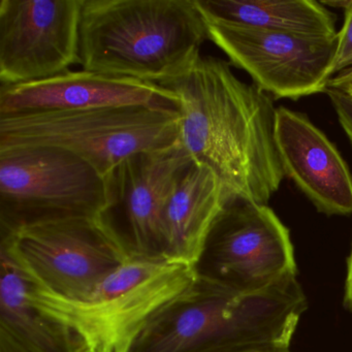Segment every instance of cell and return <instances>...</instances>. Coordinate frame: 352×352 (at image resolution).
I'll return each instance as SVG.
<instances>
[{"mask_svg":"<svg viewBox=\"0 0 352 352\" xmlns=\"http://www.w3.org/2000/svg\"><path fill=\"white\" fill-rule=\"evenodd\" d=\"M345 305L352 313V250L347 261V277L345 282Z\"/></svg>","mask_w":352,"mask_h":352,"instance_id":"44dd1931","label":"cell"},{"mask_svg":"<svg viewBox=\"0 0 352 352\" xmlns=\"http://www.w3.org/2000/svg\"><path fill=\"white\" fill-rule=\"evenodd\" d=\"M83 0L0 1V83L48 79L80 63Z\"/></svg>","mask_w":352,"mask_h":352,"instance_id":"8fae6325","label":"cell"},{"mask_svg":"<svg viewBox=\"0 0 352 352\" xmlns=\"http://www.w3.org/2000/svg\"><path fill=\"white\" fill-rule=\"evenodd\" d=\"M177 96L164 86L88 71L0 87V118L76 112L115 107L176 109Z\"/></svg>","mask_w":352,"mask_h":352,"instance_id":"7c38bea8","label":"cell"},{"mask_svg":"<svg viewBox=\"0 0 352 352\" xmlns=\"http://www.w3.org/2000/svg\"><path fill=\"white\" fill-rule=\"evenodd\" d=\"M34 283L69 300H83L126 263L120 247L94 219L41 224L1 238Z\"/></svg>","mask_w":352,"mask_h":352,"instance_id":"ba28073f","label":"cell"},{"mask_svg":"<svg viewBox=\"0 0 352 352\" xmlns=\"http://www.w3.org/2000/svg\"><path fill=\"white\" fill-rule=\"evenodd\" d=\"M324 94L329 96L335 109L342 129L345 131L352 145V100L340 90L327 88Z\"/></svg>","mask_w":352,"mask_h":352,"instance_id":"ac0fdd59","label":"cell"},{"mask_svg":"<svg viewBox=\"0 0 352 352\" xmlns=\"http://www.w3.org/2000/svg\"><path fill=\"white\" fill-rule=\"evenodd\" d=\"M0 263V331L30 352H83L69 327L32 302L30 279L3 248Z\"/></svg>","mask_w":352,"mask_h":352,"instance_id":"9a60e30c","label":"cell"},{"mask_svg":"<svg viewBox=\"0 0 352 352\" xmlns=\"http://www.w3.org/2000/svg\"><path fill=\"white\" fill-rule=\"evenodd\" d=\"M201 279L236 294L261 292L296 274L289 230L267 205L230 199L195 265Z\"/></svg>","mask_w":352,"mask_h":352,"instance_id":"52a82bcc","label":"cell"},{"mask_svg":"<svg viewBox=\"0 0 352 352\" xmlns=\"http://www.w3.org/2000/svg\"><path fill=\"white\" fill-rule=\"evenodd\" d=\"M106 205V180L60 148L0 149V238L41 224L94 219Z\"/></svg>","mask_w":352,"mask_h":352,"instance_id":"8992f818","label":"cell"},{"mask_svg":"<svg viewBox=\"0 0 352 352\" xmlns=\"http://www.w3.org/2000/svg\"><path fill=\"white\" fill-rule=\"evenodd\" d=\"M192 162L179 144L129 156L104 177L106 205L96 220L129 261L164 259L162 210L179 177Z\"/></svg>","mask_w":352,"mask_h":352,"instance_id":"9c48e42d","label":"cell"},{"mask_svg":"<svg viewBox=\"0 0 352 352\" xmlns=\"http://www.w3.org/2000/svg\"><path fill=\"white\" fill-rule=\"evenodd\" d=\"M195 278L192 265L133 259L83 300L63 298L28 279L32 302L69 327L83 352H131L148 324Z\"/></svg>","mask_w":352,"mask_h":352,"instance_id":"277c9868","label":"cell"},{"mask_svg":"<svg viewBox=\"0 0 352 352\" xmlns=\"http://www.w3.org/2000/svg\"><path fill=\"white\" fill-rule=\"evenodd\" d=\"M307 307L296 274L247 294L197 276L148 324L131 352H290Z\"/></svg>","mask_w":352,"mask_h":352,"instance_id":"7a4b0ae2","label":"cell"},{"mask_svg":"<svg viewBox=\"0 0 352 352\" xmlns=\"http://www.w3.org/2000/svg\"><path fill=\"white\" fill-rule=\"evenodd\" d=\"M207 40L195 0H83L79 65L162 85L188 73Z\"/></svg>","mask_w":352,"mask_h":352,"instance_id":"3957f363","label":"cell"},{"mask_svg":"<svg viewBox=\"0 0 352 352\" xmlns=\"http://www.w3.org/2000/svg\"><path fill=\"white\" fill-rule=\"evenodd\" d=\"M327 88L340 90L352 100V69H344L327 82Z\"/></svg>","mask_w":352,"mask_h":352,"instance_id":"d6986e66","label":"cell"},{"mask_svg":"<svg viewBox=\"0 0 352 352\" xmlns=\"http://www.w3.org/2000/svg\"><path fill=\"white\" fill-rule=\"evenodd\" d=\"M275 143L284 174L325 215L352 213V175L327 135L302 113L276 111Z\"/></svg>","mask_w":352,"mask_h":352,"instance_id":"4fadbf2b","label":"cell"},{"mask_svg":"<svg viewBox=\"0 0 352 352\" xmlns=\"http://www.w3.org/2000/svg\"><path fill=\"white\" fill-rule=\"evenodd\" d=\"M0 352H30L12 339L9 335L0 331Z\"/></svg>","mask_w":352,"mask_h":352,"instance_id":"ffe728a7","label":"cell"},{"mask_svg":"<svg viewBox=\"0 0 352 352\" xmlns=\"http://www.w3.org/2000/svg\"><path fill=\"white\" fill-rule=\"evenodd\" d=\"M204 19L304 36H338L336 16L314 0H195Z\"/></svg>","mask_w":352,"mask_h":352,"instance_id":"2e32d148","label":"cell"},{"mask_svg":"<svg viewBox=\"0 0 352 352\" xmlns=\"http://www.w3.org/2000/svg\"><path fill=\"white\" fill-rule=\"evenodd\" d=\"M345 20L338 32V48L331 69V79L344 69H352V0H348Z\"/></svg>","mask_w":352,"mask_h":352,"instance_id":"e0dca14e","label":"cell"},{"mask_svg":"<svg viewBox=\"0 0 352 352\" xmlns=\"http://www.w3.org/2000/svg\"><path fill=\"white\" fill-rule=\"evenodd\" d=\"M230 199L216 175L192 162L179 177L162 210L164 261L195 267L214 221Z\"/></svg>","mask_w":352,"mask_h":352,"instance_id":"5bb4252c","label":"cell"},{"mask_svg":"<svg viewBox=\"0 0 352 352\" xmlns=\"http://www.w3.org/2000/svg\"><path fill=\"white\" fill-rule=\"evenodd\" d=\"M162 86L176 94L180 144L193 162L212 170L230 199L267 205L285 177L275 143L277 108L267 94L213 56Z\"/></svg>","mask_w":352,"mask_h":352,"instance_id":"6da1fadb","label":"cell"},{"mask_svg":"<svg viewBox=\"0 0 352 352\" xmlns=\"http://www.w3.org/2000/svg\"><path fill=\"white\" fill-rule=\"evenodd\" d=\"M180 144V115L155 106L115 107L0 118V149L60 148L102 177L129 156Z\"/></svg>","mask_w":352,"mask_h":352,"instance_id":"5b68a950","label":"cell"},{"mask_svg":"<svg viewBox=\"0 0 352 352\" xmlns=\"http://www.w3.org/2000/svg\"><path fill=\"white\" fill-rule=\"evenodd\" d=\"M208 36L276 98L298 100L324 92L338 48L333 38L296 36L206 20Z\"/></svg>","mask_w":352,"mask_h":352,"instance_id":"30bf717a","label":"cell"}]
</instances>
